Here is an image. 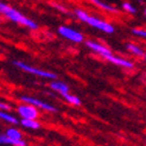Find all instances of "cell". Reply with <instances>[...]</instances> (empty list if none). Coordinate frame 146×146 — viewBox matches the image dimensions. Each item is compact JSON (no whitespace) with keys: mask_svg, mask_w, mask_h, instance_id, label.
<instances>
[{"mask_svg":"<svg viewBox=\"0 0 146 146\" xmlns=\"http://www.w3.org/2000/svg\"><path fill=\"white\" fill-rule=\"evenodd\" d=\"M0 13L4 14V16L6 18H9L10 20L14 21V23L23 25L25 27H29V29H31V30H37L38 29V24L36 23V21H33L30 18H27L23 13H20L19 11L14 10L13 7L6 5L1 1H0Z\"/></svg>","mask_w":146,"mask_h":146,"instance_id":"cell-1","label":"cell"},{"mask_svg":"<svg viewBox=\"0 0 146 146\" xmlns=\"http://www.w3.org/2000/svg\"><path fill=\"white\" fill-rule=\"evenodd\" d=\"M75 14H76V17L83 21V23H87L88 25L93 26V27H95L98 29V30L102 31V32H105V33H114L115 31V29L114 26L111 24V23H108V21H104V20H101L96 17H93L90 16V14H88L86 11L83 10H76L75 11Z\"/></svg>","mask_w":146,"mask_h":146,"instance_id":"cell-2","label":"cell"},{"mask_svg":"<svg viewBox=\"0 0 146 146\" xmlns=\"http://www.w3.org/2000/svg\"><path fill=\"white\" fill-rule=\"evenodd\" d=\"M13 64L18 67L19 69L24 70L26 72H30V74H33V75H37L39 77H43V78H50V80H56L57 78V75L54 74L51 71H46V70H42V69H38L36 67H32V65H29L24 62H20V61H14Z\"/></svg>","mask_w":146,"mask_h":146,"instance_id":"cell-3","label":"cell"},{"mask_svg":"<svg viewBox=\"0 0 146 146\" xmlns=\"http://www.w3.org/2000/svg\"><path fill=\"white\" fill-rule=\"evenodd\" d=\"M19 99H20V101L23 102V104L31 105V106H33L36 108H38V109H43V111H45V112H49V113H56L57 112V108L54 105H51V104H49V102H45L43 100H39L37 98L21 95Z\"/></svg>","mask_w":146,"mask_h":146,"instance_id":"cell-4","label":"cell"},{"mask_svg":"<svg viewBox=\"0 0 146 146\" xmlns=\"http://www.w3.org/2000/svg\"><path fill=\"white\" fill-rule=\"evenodd\" d=\"M4 134L11 140V146H27V143L24 139V135L21 133V131L17 127H14V126L9 127L5 131Z\"/></svg>","mask_w":146,"mask_h":146,"instance_id":"cell-5","label":"cell"},{"mask_svg":"<svg viewBox=\"0 0 146 146\" xmlns=\"http://www.w3.org/2000/svg\"><path fill=\"white\" fill-rule=\"evenodd\" d=\"M17 113L21 119H35L37 120L39 118V111L31 105L21 104L17 107Z\"/></svg>","mask_w":146,"mask_h":146,"instance_id":"cell-6","label":"cell"},{"mask_svg":"<svg viewBox=\"0 0 146 146\" xmlns=\"http://www.w3.org/2000/svg\"><path fill=\"white\" fill-rule=\"evenodd\" d=\"M58 33H60L63 38L71 40L74 43H82L84 40V37L81 32H78L76 30H74L72 27L69 26H61L58 29Z\"/></svg>","mask_w":146,"mask_h":146,"instance_id":"cell-7","label":"cell"},{"mask_svg":"<svg viewBox=\"0 0 146 146\" xmlns=\"http://www.w3.org/2000/svg\"><path fill=\"white\" fill-rule=\"evenodd\" d=\"M105 60H107L108 62H111L115 65H119V67H123V68H127V69H131V68H133L134 67V64L128 61V60H125V58H122V57H119V56H115L113 55L112 52L107 55L105 57Z\"/></svg>","mask_w":146,"mask_h":146,"instance_id":"cell-8","label":"cell"},{"mask_svg":"<svg viewBox=\"0 0 146 146\" xmlns=\"http://www.w3.org/2000/svg\"><path fill=\"white\" fill-rule=\"evenodd\" d=\"M50 88L52 89V90H55L56 93L61 94V95L69 93V87H68V84L64 83V82H61V81H56V80L50 83Z\"/></svg>","mask_w":146,"mask_h":146,"instance_id":"cell-9","label":"cell"},{"mask_svg":"<svg viewBox=\"0 0 146 146\" xmlns=\"http://www.w3.org/2000/svg\"><path fill=\"white\" fill-rule=\"evenodd\" d=\"M19 123L24 128L31 129V131H37V129H40V127H42L40 122L38 120H35V119H21Z\"/></svg>","mask_w":146,"mask_h":146,"instance_id":"cell-10","label":"cell"},{"mask_svg":"<svg viewBox=\"0 0 146 146\" xmlns=\"http://www.w3.org/2000/svg\"><path fill=\"white\" fill-rule=\"evenodd\" d=\"M0 120L5 121L6 123H10L12 126H16L19 123V120L14 116L13 114H11L10 112H6V111H0Z\"/></svg>","mask_w":146,"mask_h":146,"instance_id":"cell-11","label":"cell"},{"mask_svg":"<svg viewBox=\"0 0 146 146\" xmlns=\"http://www.w3.org/2000/svg\"><path fill=\"white\" fill-rule=\"evenodd\" d=\"M88 1H90L92 4H94L95 6L100 7V9L102 10H105V11H108V12H112V13H119V10H116L115 7L111 6V5H108L104 1H101V0H88Z\"/></svg>","mask_w":146,"mask_h":146,"instance_id":"cell-12","label":"cell"},{"mask_svg":"<svg viewBox=\"0 0 146 146\" xmlns=\"http://www.w3.org/2000/svg\"><path fill=\"white\" fill-rule=\"evenodd\" d=\"M62 98L68 102V104L72 105V106H81L82 101L77 95H74V94H70V93H67V94H63Z\"/></svg>","mask_w":146,"mask_h":146,"instance_id":"cell-13","label":"cell"},{"mask_svg":"<svg viewBox=\"0 0 146 146\" xmlns=\"http://www.w3.org/2000/svg\"><path fill=\"white\" fill-rule=\"evenodd\" d=\"M127 50L129 51L131 54H133L135 56H140V57H145V51L140 48V46H138L137 44H133V43H128V44L126 45Z\"/></svg>","mask_w":146,"mask_h":146,"instance_id":"cell-14","label":"cell"},{"mask_svg":"<svg viewBox=\"0 0 146 146\" xmlns=\"http://www.w3.org/2000/svg\"><path fill=\"white\" fill-rule=\"evenodd\" d=\"M121 9L125 11V12H128V13H135V12H137L135 7H134L132 4H129V3H122Z\"/></svg>","mask_w":146,"mask_h":146,"instance_id":"cell-15","label":"cell"},{"mask_svg":"<svg viewBox=\"0 0 146 146\" xmlns=\"http://www.w3.org/2000/svg\"><path fill=\"white\" fill-rule=\"evenodd\" d=\"M132 33L135 35V36H139V37H143V38L146 37V31L144 30V29H133Z\"/></svg>","mask_w":146,"mask_h":146,"instance_id":"cell-16","label":"cell"},{"mask_svg":"<svg viewBox=\"0 0 146 146\" xmlns=\"http://www.w3.org/2000/svg\"><path fill=\"white\" fill-rule=\"evenodd\" d=\"M3 145H11V140L4 133H0V146Z\"/></svg>","mask_w":146,"mask_h":146,"instance_id":"cell-17","label":"cell"},{"mask_svg":"<svg viewBox=\"0 0 146 146\" xmlns=\"http://www.w3.org/2000/svg\"><path fill=\"white\" fill-rule=\"evenodd\" d=\"M11 109H12L11 105L6 104V102H4V101H0V111H6V112H10Z\"/></svg>","mask_w":146,"mask_h":146,"instance_id":"cell-18","label":"cell"}]
</instances>
